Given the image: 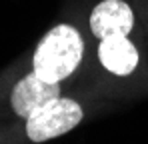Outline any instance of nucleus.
<instances>
[{
	"instance_id": "nucleus-1",
	"label": "nucleus",
	"mask_w": 148,
	"mask_h": 144,
	"mask_svg": "<svg viewBox=\"0 0 148 144\" xmlns=\"http://www.w3.org/2000/svg\"><path fill=\"white\" fill-rule=\"evenodd\" d=\"M82 52L80 32L70 24H58L40 40L32 58V72L46 82H60L78 68Z\"/></svg>"
},
{
	"instance_id": "nucleus-2",
	"label": "nucleus",
	"mask_w": 148,
	"mask_h": 144,
	"mask_svg": "<svg viewBox=\"0 0 148 144\" xmlns=\"http://www.w3.org/2000/svg\"><path fill=\"white\" fill-rule=\"evenodd\" d=\"M82 120V108L70 98H54L36 114L26 118V134L32 142H44L70 132Z\"/></svg>"
},
{
	"instance_id": "nucleus-3",
	"label": "nucleus",
	"mask_w": 148,
	"mask_h": 144,
	"mask_svg": "<svg viewBox=\"0 0 148 144\" xmlns=\"http://www.w3.org/2000/svg\"><path fill=\"white\" fill-rule=\"evenodd\" d=\"M58 96H60L58 82H46L36 72H30L14 86V90L10 94V102L18 116L30 118L42 106H46L50 100H54Z\"/></svg>"
},
{
	"instance_id": "nucleus-4",
	"label": "nucleus",
	"mask_w": 148,
	"mask_h": 144,
	"mask_svg": "<svg viewBox=\"0 0 148 144\" xmlns=\"http://www.w3.org/2000/svg\"><path fill=\"white\" fill-rule=\"evenodd\" d=\"M132 26H134V14L124 0H102L90 12V30L100 40L110 34L128 36Z\"/></svg>"
},
{
	"instance_id": "nucleus-5",
	"label": "nucleus",
	"mask_w": 148,
	"mask_h": 144,
	"mask_svg": "<svg viewBox=\"0 0 148 144\" xmlns=\"http://www.w3.org/2000/svg\"><path fill=\"white\" fill-rule=\"evenodd\" d=\"M98 58L102 66L116 76H128L138 66V50L126 38V34H110L102 38Z\"/></svg>"
}]
</instances>
